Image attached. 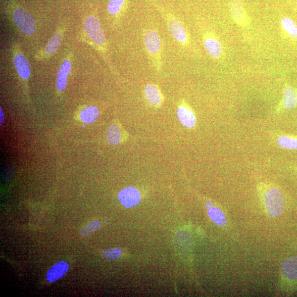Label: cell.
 I'll return each instance as SVG.
<instances>
[{"instance_id": "cell-1", "label": "cell", "mask_w": 297, "mask_h": 297, "mask_svg": "<svg viewBox=\"0 0 297 297\" xmlns=\"http://www.w3.org/2000/svg\"><path fill=\"white\" fill-rule=\"evenodd\" d=\"M264 202L266 209L271 217L279 216L284 211V198L278 188H268L264 194Z\"/></svg>"}, {"instance_id": "cell-2", "label": "cell", "mask_w": 297, "mask_h": 297, "mask_svg": "<svg viewBox=\"0 0 297 297\" xmlns=\"http://www.w3.org/2000/svg\"><path fill=\"white\" fill-rule=\"evenodd\" d=\"M12 18L17 27L22 33L27 35H32L34 33L36 22L32 15L26 10L22 8L14 9Z\"/></svg>"}, {"instance_id": "cell-3", "label": "cell", "mask_w": 297, "mask_h": 297, "mask_svg": "<svg viewBox=\"0 0 297 297\" xmlns=\"http://www.w3.org/2000/svg\"><path fill=\"white\" fill-rule=\"evenodd\" d=\"M84 29L92 41L98 46L103 47L105 43V36L98 19L94 16L88 17L84 23Z\"/></svg>"}, {"instance_id": "cell-4", "label": "cell", "mask_w": 297, "mask_h": 297, "mask_svg": "<svg viewBox=\"0 0 297 297\" xmlns=\"http://www.w3.org/2000/svg\"><path fill=\"white\" fill-rule=\"evenodd\" d=\"M118 199L126 207L137 205L141 200L140 192L134 187H127L119 193Z\"/></svg>"}, {"instance_id": "cell-5", "label": "cell", "mask_w": 297, "mask_h": 297, "mask_svg": "<svg viewBox=\"0 0 297 297\" xmlns=\"http://www.w3.org/2000/svg\"><path fill=\"white\" fill-rule=\"evenodd\" d=\"M13 63L18 75L25 80L29 79L31 74V68L26 56L21 52H15Z\"/></svg>"}, {"instance_id": "cell-6", "label": "cell", "mask_w": 297, "mask_h": 297, "mask_svg": "<svg viewBox=\"0 0 297 297\" xmlns=\"http://www.w3.org/2000/svg\"><path fill=\"white\" fill-rule=\"evenodd\" d=\"M63 31L62 30H58V31L53 35L50 41L48 43L46 48L43 50L42 52L39 54V58H47L50 57L55 52L59 46H61L63 37Z\"/></svg>"}, {"instance_id": "cell-7", "label": "cell", "mask_w": 297, "mask_h": 297, "mask_svg": "<svg viewBox=\"0 0 297 297\" xmlns=\"http://www.w3.org/2000/svg\"><path fill=\"white\" fill-rule=\"evenodd\" d=\"M177 116L183 125L188 128H194L196 125V116L192 109L185 105L178 107Z\"/></svg>"}, {"instance_id": "cell-8", "label": "cell", "mask_w": 297, "mask_h": 297, "mask_svg": "<svg viewBox=\"0 0 297 297\" xmlns=\"http://www.w3.org/2000/svg\"><path fill=\"white\" fill-rule=\"evenodd\" d=\"M281 105L285 110H291L297 105V89L286 85L283 91Z\"/></svg>"}, {"instance_id": "cell-9", "label": "cell", "mask_w": 297, "mask_h": 297, "mask_svg": "<svg viewBox=\"0 0 297 297\" xmlns=\"http://www.w3.org/2000/svg\"><path fill=\"white\" fill-rule=\"evenodd\" d=\"M147 100L153 106L158 107L162 103V94L158 88L154 84H148L145 88Z\"/></svg>"}, {"instance_id": "cell-10", "label": "cell", "mask_w": 297, "mask_h": 297, "mask_svg": "<svg viewBox=\"0 0 297 297\" xmlns=\"http://www.w3.org/2000/svg\"><path fill=\"white\" fill-rule=\"evenodd\" d=\"M72 64L68 59L64 61L57 74L56 87L58 91H63L67 85L68 76L71 72Z\"/></svg>"}, {"instance_id": "cell-11", "label": "cell", "mask_w": 297, "mask_h": 297, "mask_svg": "<svg viewBox=\"0 0 297 297\" xmlns=\"http://www.w3.org/2000/svg\"><path fill=\"white\" fill-rule=\"evenodd\" d=\"M69 268L66 261H61L53 265L48 272L47 279L49 282H54L62 278Z\"/></svg>"}, {"instance_id": "cell-12", "label": "cell", "mask_w": 297, "mask_h": 297, "mask_svg": "<svg viewBox=\"0 0 297 297\" xmlns=\"http://www.w3.org/2000/svg\"><path fill=\"white\" fill-rule=\"evenodd\" d=\"M145 43L148 51L151 54H156L160 50V38L155 31H148L146 33Z\"/></svg>"}, {"instance_id": "cell-13", "label": "cell", "mask_w": 297, "mask_h": 297, "mask_svg": "<svg viewBox=\"0 0 297 297\" xmlns=\"http://www.w3.org/2000/svg\"><path fill=\"white\" fill-rule=\"evenodd\" d=\"M282 273L287 279L291 281L297 280V256L287 259L282 265Z\"/></svg>"}, {"instance_id": "cell-14", "label": "cell", "mask_w": 297, "mask_h": 297, "mask_svg": "<svg viewBox=\"0 0 297 297\" xmlns=\"http://www.w3.org/2000/svg\"><path fill=\"white\" fill-rule=\"evenodd\" d=\"M168 27L172 36L178 42L185 43L187 41V34L184 27L180 21L174 18H171L168 21Z\"/></svg>"}, {"instance_id": "cell-15", "label": "cell", "mask_w": 297, "mask_h": 297, "mask_svg": "<svg viewBox=\"0 0 297 297\" xmlns=\"http://www.w3.org/2000/svg\"><path fill=\"white\" fill-rule=\"evenodd\" d=\"M230 11L233 18L239 24H246L247 22L245 9L239 0H232L230 3Z\"/></svg>"}, {"instance_id": "cell-16", "label": "cell", "mask_w": 297, "mask_h": 297, "mask_svg": "<svg viewBox=\"0 0 297 297\" xmlns=\"http://www.w3.org/2000/svg\"><path fill=\"white\" fill-rule=\"evenodd\" d=\"M208 215L213 222L220 226H224L226 225V217L220 209L214 206L211 202H208L206 205Z\"/></svg>"}, {"instance_id": "cell-17", "label": "cell", "mask_w": 297, "mask_h": 297, "mask_svg": "<svg viewBox=\"0 0 297 297\" xmlns=\"http://www.w3.org/2000/svg\"><path fill=\"white\" fill-rule=\"evenodd\" d=\"M123 133L121 128L117 123H113L108 128L107 141L110 145L115 146L122 142Z\"/></svg>"}, {"instance_id": "cell-18", "label": "cell", "mask_w": 297, "mask_h": 297, "mask_svg": "<svg viewBox=\"0 0 297 297\" xmlns=\"http://www.w3.org/2000/svg\"><path fill=\"white\" fill-rule=\"evenodd\" d=\"M206 50L213 58H218L222 53V47L219 41L214 38H207L204 41Z\"/></svg>"}, {"instance_id": "cell-19", "label": "cell", "mask_w": 297, "mask_h": 297, "mask_svg": "<svg viewBox=\"0 0 297 297\" xmlns=\"http://www.w3.org/2000/svg\"><path fill=\"white\" fill-rule=\"evenodd\" d=\"M277 146L284 149L289 150H297V137L289 135H281L276 140Z\"/></svg>"}, {"instance_id": "cell-20", "label": "cell", "mask_w": 297, "mask_h": 297, "mask_svg": "<svg viewBox=\"0 0 297 297\" xmlns=\"http://www.w3.org/2000/svg\"><path fill=\"white\" fill-rule=\"evenodd\" d=\"M99 116L98 109L95 106H88L84 108L79 113L81 120L86 123L95 122Z\"/></svg>"}, {"instance_id": "cell-21", "label": "cell", "mask_w": 297, "mask_h": 297, "mask_svg": "<svg viewBox=\"0 0 297 297\" xmlns=\"http://www.w3.org/2000/svg\"><path fill=\"white\" fill-rule=\"evenodd\" d=\"M281 25L282 28L290 37L297 39V25L293 19L284 17L281 19Z\"/></svg>"}, {"instance_id": "cell-22", "label": "cell", "mask_w": 297, "mask_h": 297, "mask_svg": "<svg viewBox=\"0 0 297 297\" xmlns=\"http://www.w3.org/2000/svg\"><path fill=\"white\" fill-rule=\"evenodd\" d=\"M101 226L100 222L97 221H93L89 224L84 226L82 229L81 233L83 236H88L97 231Z\"/></svg>"}, {"instance_id": "cell-23", "label": "cell", "mask_w": 297, "mask_h": 297, "mask_svg": "<svg viewBox=\"0 0 297 297\" xmlns=\"http://www.w3.org/2000/svg\"><path fill=\"white\" fill-rule=\"evenodd\" d=\"M125 0H109L108 2V11L111 14H117L123 6Z\"/></svg>"}, {"instance_id": "cell-24", "label": "cell", "mask_w": 297, "mask_h": 297, "mask_svg": "<svg viewBox=\"0 0 297 297\" xmlns=\"http://www.w3.org/2000/svg\"><path fill=\"white\" fill-rule=\"evenodd\" d=\"M122 250L116 248L103 250L102 255L104 259L108 260H115L121 256Z\"/></svg>"}, {"instance_id": "cell-25", "label": "cell", "mask_w": 297, "mask_h": 297, "mask_svg": "<svg viewBox=\"0 0 297 297\" xmlns=\"http://www.w3.org/2000/svg\"><path fill=\"white\" fill-rule=\"evenodd\" d=\"M0 117H1V118H0L1 119V120H0V122H1V125H2L4 120V114L1 108L0 109Z\"/></svg>"}]
</instances>
